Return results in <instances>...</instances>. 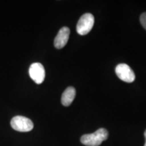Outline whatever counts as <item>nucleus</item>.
Returning a JSON list of instances; mask_svg holds the SVG:
<instances>
[{"label": "nucleus", "instance_id": "obj_1", "mask_svg": "<svg viewBox=\"0 0 146 146\" xmlns=\"http://www.w3.org/2000/svg\"><path fill=\"white\" fill-rule=\"evenodd\" d=\"M108 137V132L106 129L101 128L91 134L84 135L81 137V143L87 146H99Z\"/></svg>", "mask_w": 146, "mask_h": 146}, {"label": "nucleus", "instance_id": "obj_5", "mask_svg": "<svg viewBox=\"0 0 146 146\" xmlns=\"http://www.w3.org/2000/svg\"><path fill=\"white\" fill-rule=\"evenodd\" d=\"M29 72L31 79L36 84H41L44 81L45 71L44 67L41 63L35 62L32 64L29 68Z\"/></svg>", "mask_w": 146, "mask_h": 146}, {"label": "nucleus", "instance_id": "obj_6", "mask_svg": "<svg viewBox=\"0 0 146 146\" xmlns=\"http://www.w3.org/2000/svg\"><path fill=\"white\" fill-rule=\"evenodd\" d=\"M70 29L68 27H64L60 29L59 32L54 39V46L57 49H62L68 43Z\"/></svg>", "mask_w": 146, "mask_h": 146}, {"label": "nucleus", "instance_id": "obj_2", "mask_svg": "<svg viewBox=\"0 0 146 146\" xmlns=\"http://www.w3.org/2000/svg\"><path fill=\"white\" fill-rule=\"evenodd\" d=\"M95 23L94 16L90 13L83 14L80 18L76 25V32L80 35H85L88 34L94 27Z\"/></svg>", "mask_w": 146, "mask_h": 146}, {"label": "nucleus", "instance_id": "obj_8", "mask_svg": "<svg viewBox=\"0 0 146 146\" xmlns=\"http://www.w3.org/2000/svg\"><path fill=\"white\" fill-rule=\"evenodd\" d=\"M140 22L143 28L146 30V12H144L140 16Z\"/></svg>", "mask_w": 146, "mask_h": 146}, {"label": "nucleus", "instance_id": "obj_9", "mask_svg": "<svg viewBox=\"0 0 146 146\" xmlns=\"http://www.w3.org/2000/svg\"><path fill=\"white\" fill-rule=\"evenodd\" d=\"M144 136H145V145H144V146H146V130L145 131V133H144Z\"/></svg>", "mask_w": 146, "mask_h": 146}, {"label": "nucleus", "instance_id": "obj_4", "mask_svg": "<svg viewBox=\"0 0 146 146\" xmlns=\"http://www.w3.org/2000/svg\"><path fill=\"white\" fill-rule=\"evenodd\" d=\"M115 72L118 77L126 83H133L135 79V75L133 70L126 64H118L115 68Z\"/></svg>", "mask_w": 146, "mask_h": 146}, {"label": "nucleus", "instance_id": "obj_3", "mask_svg": "<svg viewBox=\"0 0 146 146\" xmlns=\"http://www.w3.org/2000/svg\"><path fill=\"white\" fill-rule=\"evenodd\" d=\"M10 125L14 130L19 132H29L33 129L31 120L23 116H16L11 120Z\"/></svg>", "mask_w": 146, "mask_h": 146}, {"label": "nucleus", "instance_id": "obj_7", "mask_svg": "<svg viewBox=\"0 0 146 146\" xmlns=\"http://www.w3.org/2000/svg\"><path fill=\"white\" fill-rule=\"evenodd\" d=\"M76 96V90L74 87H69L66 89L62 96L61 102L63 106H69L72 103Z\"/></svg>", "mask_w": 146, "mask_h": 146}]
</instances>
